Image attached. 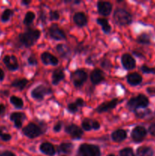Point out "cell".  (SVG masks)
<instances>
[{"mask_svg":"<svg viewBox=\"0 0 155 156\" xmlns=\"http://www.w3.org/2000/svg\"><path fill=\"white\" fill-rule=\"evenodd\" d=\"M92 122L93 121H91V120H88V119L83 120V122L81 123V126L84 130L89 131L91 129H92Z\"/></svg>","mask_w":155,"mask_h":156,"instance_id":"31","label":"cell"},{"mask_svg":"<svg viewBox=\"0 0 155 156\" xmlns=\"http://www.w3.org/2000/svg\"><path fill=\"white\" fill-rule=\"evenodd\" d=\"M52 92V90L50 88H47V87L44 86V85H38L37 87L34 88L31 92V96L33 98L36 99V100H43L44 96L46 94H50Z\"/></svg>","mask_w":155,"mask_h":156,"instance_id":"7","label":"cell"},{"mask_svg":"<svg viewBox=\"0 0 155 156\" xmlns=\"http://www.w3.org/2000/svg\"><path fill=\"white\" fill-rule=\"evenodd\" d=\"M41 152L43 153L46 154V155H53L56 152L55 150V148L51 143H43L40 145V147Z\"/></svg>","mask_w":155,"mask_h":156,"instance_id":"20","label":"cell"},{"mask_svg":"<svg viewBox=\"0 0 155 156\" xmlns=\"http://www.w3.org/2000/svg\"><path fill=\"white\" fill-rule=\"evenodd\" d=\"M100 151L98 146L91 144H82L79 147L78 156H100Z\"/></svg>","mask_w":155,"mask_h":156,"instance_id":"3","label":"cell"},{"mask_svg":"<svg viewBox=\"0 0 155 156\" xmlns=\"http://www.w3.org/2000/svg\"><path fill=\"white\" fill-rule=\"evenodd\" d=\"M35 18V14L33 12H27L25 15V18L24 20V24L25 25H29L33 22Z\"/></svg>","mask_w":155,"mask_h":156,"instance_id":"28","label":"cell"},{"mask_svg":"<svg viewBox=\"0 0 155 156\" xmlns=\"http://www.w3.org/2000/svg\"><path fill=\"white\" fill-rule=\"evenodd\" d=\"M65 77L63 71L62 69H56L53 73V77H52V83L54 85H57Z\"/></svg>","mask_w":155,"mask_h":156,"instance_id":"21","label":"cell"},{"mask_svg":"<svg viewBox=\"0 0 155 156\" xmlns=\"http://www.w3.org/2000/svg\"><path fill=\"white\" fill-rule=\"evenodd\" d=\"M149 132L150 133L152 136H155V123L154 124H152L151 126H150L149 127Z\"/></svg>","mask_w":155,"mask_h":156,"instance_id":"41","label":"cell"},{"mask_svg":"<svg viewBox=\"0 0 155 156\" xmlns=\"http://www.w3.org/2000/svg\"><path fill=\"white\" fill-rule=\"evenodd\" d=\"M92 129H100V123L97 121L92 122Z\"/></svg>","mask_w":155,"mask_h":156,"instance_id":"42","label":"cell"},{"mask_svg":"<svg viewBox=\"0 0 155 156\" xmlns=\"http://www.w3.org/2000/svg\"><path fill=\"white\" fill-rule=\"evenodd\" d=\"M65 132L74 139H80L83 135L82 129L74 124H71L67 126L65 128Z\"/></svg>","mask_w":155,"mask_h":156,"instance_id":"10","label":"cell"},{"mask_svg":"<svg viewBox=\"0 0 155 156\" xmlns=\"http://www.w3.org/2000/svg\"><path fill=\"white\" fill-rule=\"evenodd\" d=\"M3 62L5 64V66H7V68L9 70H14L18 69V59L15 57V56H5L3 59Z\"/></svg>","mask_w":155,"mask_h":156,"instance_id":"11","label":"cell"},{"mask_svg":"<svg viewBox=\"0 0 155 156\" xmlns=\"http://www.w3.org/2000/svg\"><path fill=\"white\" fill-rule=\"evenodd\" d=\"M26 118L25 114H23V113H19V112H15L12 113L10 116L11 120L14 122L15 123V126L17 129H20L22 126V122L24 119Z\"/></svg>","mask_w":155,"mask_h":156,"instance_id":"15","label":"cell"},{"mask_svg":"<svg viewBox=\"0 0 155 156\" xmlns=\"http://www.w3.org/2000/svg\"><path fill=\"white\" fill-rule=\"evenodd\" d=\"M11 138H12V136L9 133H3L1 136V139L3 141H9V140H11Z\"/></svg>","mask_w":155,"mask_h":156,"instance_id":"39","label":"cell"},{"mask_svg":"<svg viewBox=\"0 0 155 156\" xmlns=\"http://www.w3.org/2000/svg\"><path fill=\"white\" fill-rule=\"evenodd\" d=\"M120 156H135L134 155L133 150L130 148H126L123 149L122 150L120 151L119 152Z\"/></svg>","mask_w":155,"mask_h":156,"instance_id":"33","label":"cell"},{"mask_svg":"<svg viewBox=\"0 0 155 156\" xmlns=\"http://www.w3.org/2000/svg\"><path fill=\"white\" fill-rule=\"evenodd\" d=\"M127 81L131 85H137L142 81V78L138 73H133L127 76Z\"/></svg>","mask_w":155,"mask_h":156,"instance_id":"22","label":"cell"},{"mask_svg":"<svg viewBox=\"0 0 155 156\" xmlns=\"http://www.w3.org/2000/svg\"><path fill=\"white\" fill-rule=\"evenodd\" d=\"M148 99L143 94H139L137 97L132 98L128 102V107L131 110H136L138 108H144L148 105Z\"/></svg>","mask_w":155,"mask_h":156,"instance_id":"4","label":"cell"},{"mask_svg":"<svg viewBox=\"0 0 155 156\" xmlns=\"http://www.w3.org/2000/svg\"><path fill=\"white\" fill-rule=\"evenodd\" d=\"M74 23L77 24L78 27H83L88 22V20H87V17L83 12H77V13L74 14Z\"/></svg>","mask_w":155,"mask_h":156,"instance_id":"18","label":"cell"},{"mask_svg":"<svg viewBox=\"0 0 155 156\" xmlns=\"http://www.w3.org/2000/svg\"><path fill=\"white\" fill-rule=\"evenodd\" d=\"M57 49V51L59 52V53H60L61 56H65V55L68 54V48L67 47H65L63 44H59L56 47Z\"/></svg>","mask_w":155,"mask_h":156,"instance_id":"32","label":"cell"},{"mask_svg":"<svg viewBox=\"0 0 155 156\" xmlns=\"http://www.w3.org/2000/svg\"><path fill=\"white\" fill-rule=\"evenodd\" d=\"M23 133L30 139L36 138L43 133L40 128L33 123H29L23 129Z\"/></svg>","mask_w":155,"mask_h":156,"instance_id":"6","label":"cell"},{"mask_svg":"<svg viewBox=\"0 0 155 156\" xmlns=\"http://www.w3.org/2000/svg\"><path fill=\"white\" fill-rule=\"evenodd\" d=\"M88 75L86 72L82 69H78L71 75V80L75 87H81L82 85L86 82Z\"/></svg>","mask_w":155,"mask_h":156,"instance_id":"5","label":"cell"},{"mask_svg":"<svg viewBox=\"0 0 155 156\" xmlns=\"http://www.w3.org/2000/svg\"><path fill=\"white\" fill-rule=\"evenodd\" d=\"M153 150L147 146H141L137 149L138 156H153Z\"/></svg>","mask_w":155,"mask_h":156,"instance_id":"23","label":"cell"},{"mask_svg":"<svg viewBox=\"0 0 155 156\" xmlns=\"http://www.w3.org/2000/svg\"><path fill=\"white\" fill-rule=\"evenodd\" d=\"M73 147H74V146H73V144H71V143H62V144H61L60 146H59V150H60V152H63V153L68 154L71 153V152L73 149Z\"/></svg>","mask_w":155,"mask_h":156,"instance_id":"27","label":"cell"},{"mask_svg":"<svg viewBox=\"0 0 155 156\" xmlns=\"http://www.w3.org/2000/svg\"><path fill=\"white\" fill-rule=\"evenodd\" d=\"M97 9L100 15L107 16L112 11V5L109 2H99L97 3Z\"/></svg>","mask_w":155,"mask_h":156,"instance_id":"12","label":"cell"},{"mask_svg":"<svg viewBox=\"0 0 155 156\" xmlns=\"http://www.w3.org/2000/svg\"><path fill=\"white\" fill-rule=\"evenodd\" d=\"M4 77H5L4 72L2 71V69H0V81H2L3 79H4Z\"/></svg>","mask_w":155,"mask_h":156,"instance_id":"44","label":"cell"},{"mask_svg":"<svg viewBox=\"0 0 155 156\" xmlns=\"http://www.w3.org/2000/svg\"><path fill=\"white\" fill-rule=\"evenodd\" d=\"M68 109L71 113H76L78 111V107L76 105L75 102H74V103H70L68 105Z\"/></svg>","mask_w":155,"mask_h":156,"instance_id":"34","label":"cell"},{"mask_svg":"<svg viewBox=\"0 0 155 156\" xmlns=\"http://www.w3.org/2000/svg\"><path fill=\"white\" fill-rule=\"evenodd\" d=\"M27 83V80L26 79H15L14 82H12V86L15 87V88H18L19 90H23L25 88L26 85Z\"/></svg>","mask_w":155,"mask_h":156,"instance_id":"25","label":"cell"},{"mask_svg":"<svg viewBox=\"0 0 155 156\" xmlns=\"http://www.w3.org/2000/svg\"><path fill=\"white\" fill-rule=\"evenodd\" d=\"M137 41L140 44H147L150 43V37H149L148 34H142L140 36H138V39H137Z\"/></svg>","mask_w":155,"mask_h":156,"instance_id":"30","label":"cell"},{"mask_svg":"<svg viewBox=\"0 0 155 156\" xmlns=\"http://www.w3.org/2000/svg\"><path fill=\"white\" fill-rule=\"evenodd\" d=\"M97 22L98 23L100 26H101L102 29H103V30L105 32V33L107 34V33H109V32H110L111 27H110V25H109V22H108L107 20L105 19V18H97Z\"/></svg>","mask_w":155,"mask_h":156,"instance_id":"24","label":"cell"},{"mask_svg":"<svg viewBox=\"0 0 155 156\" xmlns=\"http://www.w3.org/2000/svg\"><path fill=\"white\" fill-rule=\"evenodd\" d=\"M21 3H22L23 5H29L30 3V1H29V0H23V1L21 2Z\"/></svg>","mask_w":155,"mask_h":156,"instance_id":"46","label":"cell"},{"mask_svg":"<svg viewBox=\"0 0 155 156\" xmlns=\"http://www.w3.org/2000/svg\"><path fill=\"white\" fill-rule=\"evenodd\" d=\"M146 129L143 126H136L132 132V138L135 143H140L146 136Z\"/></svg>","mask_w":155,"mask_h":156,"instance_id":"9","label":"cell"},{"mask_svg":"<svg viewBox=\"0 0 155 156\" xmlns=\"http://www.w3.org/2000/svg\"><path fill=\"white\" fill-rule=\"evenodd\" d=\"M41 60L43 61L46 65H53L56 66L59 63V60L56 56L52 55L48 52H44L41 55Z\"/></svg>","mask_w":155,"mask_h":156,"instance_id":"14","label":"cell"},{"mask_svg":"<svg viewBox=\"0 0 155 156\" xmlns=\"http://www.w3.org/2000/svg\"><path fill=\"white\" fill-rule=\"evenodd\" d=\"M10 102L16 108H22L24 106V102H23L22 99L17 96H12L10 98Z\"/></svg>","mask_w":155,"mask_h":156,"instance_id":"26","label":"cell"},{"mask_svg":"<svg viewBox=\"0 0 155 156\" xmlns=\"http://www.w3.org/2000/svg\"><path fill=\"white\" fill-rule=\"evenodd\" d=\"M5 108L4 105H0V114H3L5 112Z\"/></svg>","mask_w":155,"mask_h":156,"instance_id":"45","label":"cell"},{"mask_svg":"<svg viewBox=\"0 0 155 156\" xmlns=\"http://www.w3.org/2000/svg\"><path fill=\"white\" fill-rule=\"evenodd\" d=\"M50 18L51 21H53V20H58L59 18V13L57 11H51L50 13Z\"/></svg>","mask_w":155,"mask_h":156,"instance_id":"36","label":"cell"},{"mask_svg":"<svg viewBox=\"0 0 155 156\" xmlns=\"http://www.w3.org/2000/svg\"><path fill=\"white\" fill-rule=\"evenodd\" d=\"M0 156H15V154H13L12 152H9V151H6V152H3V153Z\"/></svg>","mask_w":155,"mask_h":156,"instance_id":"43","label":"cell"},{"mask_svg":"<svg viewBox=\"0 0 155 156\" xmlns=\"http://www.w3.org/2000/svg\"><path fill=\"white\" fill-rule=\"evenodd\" d=\"M62 123L61 122H58L56 125L53 127V129H54L55 132H59L61 130V128H62Z\"/></svg>","mask_w":155,"mask_h":156,"instance_id":"38","label":"cell"},{"mask_svg":"<svg viewBox=\"0 0 155 156\" xmlns=\"http://www.w3.org/2000/svg\"><path fill=\"white\" fill-rule=\"evenodd\" d=\"M122 63L126 69H132L135 67V60L129 53H125L122 56Z\"/></svg>","mask_w":155,"mask_h":156,"instance_id":"13","label":"cell"},{"mask_svg":"<svg viewBox=\"0 0 155 156\" xmlns=\"http://www.w3.org/2000/svg\"><path fill=\"white\" fill-rule=\"evenodd\" d=\"M2 134H3L2 130V129H0V137L2 136Z\"/></svg>","mask_w":155,"mask_h":156,"instance_id":"47","label":"cell"},{"mask_svg":"<svg viewBox=\"0 0 155 156\" xmlns=\"http://www.w3.org/2000/svg\"><path fill=\"white\" fill-rule=\"evenodd\" d=\"M141 70L144 73H153V74H155V68H150V67H147V66H143L141 67Z\"/></svg>","mask_w":155,"mask_h":156,"instance_id":"35","label":"cell"},{"mask_svg":"<svg viewBox=\"0 0 155 156\" xmlns=\"http://www.w3.org/2000/svg\"><path fill=\"white\" fill-rule=\"evenodd\" d=\"M113 20L119 25H129L132 23V18L129 12L122 9H118L113 14Z\"/></svg>","mask_w":155,"mask_h":156,"instance_id":"2","label":"cell"},{"mask_svg":"<svg viewBox=\"0 0 155 156\" xmlns=\"http://www.w3.org/2000/svg\"><path fill=\"white\" fill-rule=\"evenodd\" d=\"M104 79V75L100 69H96L91 73V80L93 84L97 85Z\"/></svg>","mask_w":155,"mask_h":156,"instance_id":"17","label":"cell"},{"mask_svg":"<svg viewBox=\"0 0 155 156\" xmlns=\"http://www.w3.org/2000/svg\"><path fill=\"white\" fill-rule=\"evenodd\" d=\"M107 156H115V155H112V154H110V155H107Z\"/></svg>","mask_w":155,"mask_h":156,"instance_id":"48","label":"cell"},{"mask_svg":"<svg viewBox=\"0 0 155 156\" xmlns=\"http://www.w3.org/2000/svg\"><path fill=\"white\" fill-rule=\"evenodd\" d=\"M28 63L30 64V65H36L37 63V61H36V58L34 56H31L28 58Z\"/></svg>","mask_w":155,"mask_h":156,"instance_id":"37","label":"cell"},{"mask_svg":"<svg viewBox=\"0 0 155 156\" xmlns=\"http://www.w3.org/2000/svg\"><path fill=\"white\" fill-rule=\"evenodd\" d=\"M117 103H118V100H117V99H114V100L110 101L109 102L103 103L102 104V105H100V106H98V108L96 109V111L99 113H102L110 111V110L115 108V106L117 105Z\"/></svg>","mask_w":155,"mask_h":156,"instance_id":"16","label":"cell"},{"mask_svg":"<svg viewBox=\"0 0 155 156\" xmlns=\"http://www.w3.org/2000/svg\"><path fill=\"white\" fill-rule=\"evenodd\" d=\"M40 36V32L39 30L29 29L25 33L21 34L19 35V41L26 47H30L36 42Z\"/></svg>","mask_w":155,"mask_h":156,"instance_id":"1","label":"cell"},{"mask_svg":"<svg viewBox=\"0 0 155 156\" xmlns=\"http://www.w3.org/2000/svg\"><path fill=\"white\" fill-rule=\"evenodd\" d=\"M126 137H127V133L124 129H117L112 133V140L116 143L122 142L123 140H126Z\"/></svg>","mask_w":155,"mask_h":156,"instance_id":"19","label":"cell"},{"mask_svg":"<svg viewBox=\"0 0 155 156\" xmlns=\"http://www.w3.org/2000/svg\"><path fill=\"white\" fill-rule=\"evenodd\" d=\"M75 104L78 105V108H80V107H83L84 105V101L83 99L78 98L77 100L75 101Z\"/></svg>","mask_w":155,"mask_h":156,"instance_id":"40","label":"cell"},{"mask_svg":"<svg viewBox=\"0 0 155 156\" xmlns=\"http://www.w3.org/2000/svg\"><path fill=\"white\" fill-rule=\"evenodd\" d=\"M49 33L50 37L56 41H62L66 39V35L65 32L59 28L56 24H53L49 29Z\"/></svg>","mask_w":155,"mask_h":156,"instance_id":"8","label":"cell"},{"mask_svg":"<svg viewBox=\"0 0 155 156\" xmlns=\"http://www.w3.org/2000/svg\"><path fill=\"white\" fill-rule=\"evenodd\" d=\"M13 15V11L11 10V9H5V10L3 12L2 15L1 19L3 22H6V21H9L11 17Z\"/></svg>","mask_w":155,"mask_h":156,"instance_id":"29","label":"cell"}]
</instances>
